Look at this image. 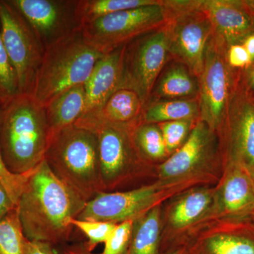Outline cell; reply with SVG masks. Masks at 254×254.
Instances as JSON below:
<instances>
[{
	"label": "cell",
	"mask_w": 254,
	"mask_h": 254,
	"mask_svg": "<svg viewBox=\"0 0 254 254\" xmlns=\"http://www.w3.org/2000/svg\"><path fill=\"white\" fill-rule=\"evenodd\" d=\"M86 203L44 159L33 170L16 207L26 239L54 247L68 242L73 229L70 221L77 218Z\"/></svg>",
	"instance_id": "1"
},
{
	"label": "cell",
	"mask_w": 254,
	"mask_h": 254,
	"mask_svg": "<svg viewBox=\"0 0 254 254\" xmlns=\"http://www.w3.org/2000/svg\"><path fill=\"white\" fill-rule=\"evenodd\" d=\"M51 128L44 107L31 93L8 100L0 118V151L10 171L25 174L45 159Z\"/></svg>",
	"instance_id": "2"
},
{
	"label": "cell",
	"mask_w": 254,
	"mask_h": 254,
	"mask_svg": "<svg viewBox=\"0 0 254 254\" xmlns=\"http://www.w3.org/2000/svg\"><path fill=\"white\" fill-rule=\"evenodd\" d=\"M45 160L62 181L87 202L104 192L95 133L73 125L53 132Z\"/></svg>",
	"instance_id": "3"
},
{
	"label": "cell",
	"mask_w": 254,
	"mask_h": 254,
	"mask_svg": "<svg viewBox=\"0 0 254 254\" xmlns=\"http://www.w3.org/2000/svg\"><path fill=\"white\" fill-rule=\"evenodd\" d=\"M105 55L88 43L81 29L47 48L31 94L43 107L58 93L85 84Z\"/></svg>",
	"instance_id": "4"
},
{
	"label": "cell",
	"mask_w": 254,
	"mask_h": 254,
	"mask_svg": "<svg viewBox=\"0 0 254 254\" xmlns=\"http://www.w3.org/2000/svg\"><path fill=\"white\" fill-rule=\"evenodd\" d=\"M215 177L201 175L177 181L158 180L133 190L101 192L87 202L77 219L119 224L141 218L152 209L162 205L195 187L214 181Z\"/></svg>",
	"instance_id": "5"
},
{
	"label": "cell",
	"mask_w": 254,
	"mask_h": 254,
	"mask_svg": "<svg viewBox=\"0 0 254 254\" xmlns=\"http://www.w3.org/2000/svg\"><path fill=\"white\" fill-rule=\"evenodd\" d=\"M74 125L90 130L97 137L104 192L115 191L153 171V165L141 158L133 143L134 127L113 125L86 116L81 117Z\"/></svg>",
	"instance_id": "6"
},
{
	"label": "cell",
	"mask_w": 254,
	"mask_h": 254,
	"mask_svg": "<svg viewBox=\"0 0 254 254\" xmlns=\"http://www.w3.org/2000/svg\"><path fill=\"white\" fill-rule=\"evenodd\" d=\"M163 4L167 10L165 27L170 58L183 64L198 78L213 34V26L193 0H163Z\"/></svg>",
	"instance_id": "7"
},
{
	"label": "cell",
	"mask_w": 254,
	"mask_h": 254,
	"mask_svg": "<svg viewBox=\"0 0 254 254\" xmlns=\"http://www.w3.org/2000/svg\"><path fill=\"white\" fill-rule=\"evenodd\" d=\"M167 10L163 0L148 6L107 15L82 26L86 41L103 55L127 46L165 26Z\"/></svg>",
	"instance_id": "8"
},
{
	"label": "cell",
	"mask_w": 254,
	"mask_h": 254,
	"mask_svg": "<svg viewBox=\"0 0 254 254\" xmlns=\"http://www.w3.org/2000/svg\"><path fill=\"white\" fill-rule=\"evenodd\" d=\"M227 49L225 42L213 33L198 78L200 119L217 133L226 115L238 75V70L232 68L227 62Z\"/></svg>",
	"instance_id": "9"
},
{
	"label": "cell",
	"mask_w": 254,
	"mask_h": 254,
	"mask_svg": "<svg viewBox=\"0 0 254 254\" xmlns=\"http://www.w3.org/2000/svg\"><path fill=\"white\" fill-rule=\"evenodd\" d=\"M170 60L165 26L136 38L125 47L122 88L136 92L145 105Z\"/></svg>",
	"instance_id": "10"
},
{
	"label": "cell",
	"mask_w": 254,
	"mask_h": 254,
	"mask_svg": "<svg viewBox=\"0 0 254 254\" xmlns=\"http://www.w3.org/2000/svg\"><path fill=\"white\" fill-rule=\"evenodd\" d=\"M0 26L3 43L17 76L18 93H31L46 50L9 0L0 1Z\"/></svg>",
	"instance_id": "11"
},
{
	"label": "cell",
	"mask_w": 254,
	"mask_h": 254,
	"mask_svg": "<svg viewBox=\"0 0 254 254\" xmlns=\"http://www.w3.org/2000/svg\"><path fill=\"white\" fill-rule=\"evenodd\" d=\"M218 165L222 168L218 133L199 118L185 143L157 167L156 173L158 180L177 181L213 175L210 173Z\"/></svg>",
	"instance_id": "12"
},
{
	"label": "cell",
	"mask_w": 254,
	"mask_h": 254,
	"mask_svg": "<svg viewBox=\"0 0 254 254\" xmlns=\"http://www.w3.org/2000/svg\"><path fill=\"white\" fill-rule=\"evenodd\" d=\"M218 135L222 168L228 164L254 166V103L240 88L238 75Z\"/></svg>",
	"instance_id": "13"
},
{
	"label": "cell",
	"mask_w": 254,
	"mask_h": 254,
	"mask_svg": "<svg viewBox=\"0 0 254 254\" xmlns=\"http://www.w3.org/2000/svg\"><path fill=\"white\" fill-rule=\"evenodd\" d=\"M45 50L81 29L78 0H9Z\"/></svg>",
	"instance_id": "14"
},
{
	"label": "cell",
	"mask_w": 254,
	"mask_h": 254,
	"mask_svg": "<svg viewBox=\"0 0 254 254\" xmlns=\"http://www.w3.org/2000/svg\"><path fill=\"white\" fill-rule=\"evenodd\" d=\"M185 245L188 254H254V222L210 220L192 230Z\"/></svg>",
	"instance_id": "15"
},
{
	"label": "cell",
	"mask_w": 254,
	"mask_h": 254,
	"mask_svg": "<svg viewBox=\"0 0 254 254\" xmlns=\"http://www.w3.org/2000/svg\"><path fill=\"white\" fill-rule=\"evenodd\" d=\"M215 187H198L177 195L165 215L168 231L162 238L160 254L185 247L187 236L202 225L211 211Z\"/></svg>",
	"instance_id": "16"
},
{
	"label": "cell",
	"mask_w": 254,
	"mask_h": 254,
	"mask_svg": "<svg viewBox=\"0 0 254 254\" xmlns=\"http://www.w3.org/2000/svg\"><path fill=\"white\" fill-rule=\"evenodd\" d=\"M254 215V182L248 169L237 164L225 165L215 187L211 211L203 223L212 220H252Z\"/></svg>",
	"instance_id": "17"
},
{
	"label": "cell",
	"mask_w": 254,
	"mask_h": 254,
	"mask_svg": "<svg viewBox=\"0 0 254 254\" xmlns=\"http://www.w3.org/2000/svg\"><path fill=\"white\" fill-rule=\"evenodd\" d=\"M209 18L213 33L227 46L242 43L254 33V11L247 1L193 0Z\"/></svg>",
	"instance_id": "18"
},
{
	"label": "cell",
	"mask_w": 254,
	"mask_h": 254,
	"mask_svg": "<svg viewBox=\"0 0 254 254\" xmlns=\"http://www.w3.org/2000/svg\"><path fill=\"white\" fill-rule=\"evenodd\" d=\"M125 46L105 55L85 83L86 104L83 115L96 113L111 95L122 88Z\"/></svg>",
	"instance_id": "19"
},
{
	"label": "cell",
	"mask_w": 254,
	"mask_h": 254,
	"mask_svg": "<svg viewBox=\"0 0 254 254\" xmlns=\"http://www.w3.org/2000/svg\"><path fill=\"white\" fill-rule=\"evenodd\" d=\"M198 78L183 64L170 60L157 79L148 103L198 98Z\"/></svg>",
	"instance_id": "20"
},
{
	"label": "cell",
	"mask_w": 254,
	"mask_h": 254,
	"mask_svg": "<svg viewBox=\"0 0 254 254\" xmlns=\"http://www.w3.org/2000/svg\"><path fill=\"white\" fill-rule=\"evenodd\" d=\"M143 107L144 105L136 92L120 88L98 112L81 117H91L113 125L135 127L142 122Z\"/></svg>",
	"instance_id": "21"
},
{
	"label": "cell",
	"mask_w": 254,
	"mask_h": 254,
	"mask_svg": "<svg viewBox=\"0 0 254 254\" xmlns=\"http://www.w3.org/2000/svg\"><path fill=\"white\" fill-rule=\"evenodd\" d=\"M85 104L84 84L71 87L53 97L44 106L52 132L74 125L83 115Z\"/></svg>",
	"instance_id": "22"
},
{
	"label": "cell",
	"mask_w": 254,
	"mask_h": 254,
	"mask_svg": "<svg viewBox=\"0 0 254 254\" xmlns=\"http://www.w3.org/2000/svg\"><path fill=\"white\" fill-rule=\"evenodd\" d=\"M162 205L155 207L133 222L127 254H160Z\"/></svg>",
	"instance_id": "23"
},
{
	"label": "cell",
	"mask_w": 254,
	"mask_h": 254,
	"mask_svg": "<svg viewBox=\"0 0 254 254\" xmlns=\"http://www.w3.org/2000/svg\"><path fill=\"white\" fill-rule=\"evenodd\" d=\"M200 118L198 98L148 102L143 107L142 123L160 124Z\"/></svg>",
	"instance_id": "24"
},
{
	"label": "cell",
	"mask_w": 254,
	"mask_h": 254,
	"mask_svg": "<svg viewBox=\"0 0 254 254\" xmlns=\"http://www.w3.org/2000/svg\"><path fill=\"white\" fill-rule=\"evenodd\" d=\"M133 143L138 154L153 165L168 158L161 131L157 124L140 123L132 130Z\"/></svg>",
	"instance_id": "25"
},
{
	"label": "cell",
	"mask_w": 254,
	"mask_h": 254,
	"mask_svg": "<svg viewBox=\"0 0 254 254\" xmlns=\"http://www.w3.org/2000/svg\"><path fill=\"white\" fill-rule=\"evenodd\" d=\"M159 0H78L77 15L82 26L125 10L158 3Z\"/></svg>",
	"instance_id": "26"
},
{
	"label": "cell",
	"mask_w": 254,
	"mask_h": 254,
	"mask_svg": "<svg viewBox=\"0 0 254 254\" xmlns=\"http://www.w3.org/2000/svg\"><path fill=\"white\" fill-rule=\"evenodd\" d=\"M27 240L16 207L0 220V254H24Z\"/></svg>",
	"instance_id": "27"
},
{
	"label": "cell",
	"mask_w": 254,
	"mask_h": 254,
	"mask_svg": "<svg viewBox=\"0 0 254 254\" xmlns=\"http://www.w3.org/2000/svg\"><path fill=\"white\" fill-rule=\"evenodd\" d=\"M70 224L86 236L87 242L84 244L85 247L91 252L97 246L107 242L118 225L110 222L80 220L77 218L72 219Z\"/></svg>",
	"instance_id": "28"
},
{
	"label": "cell",
	"mask_w": 254,
	"mask_h": 254,
	"mask_svg": "<svg viewBox=\"0 0 254 254\" xmlns=\"http://www.w3.org/2000/svg\"><path fill=\"white\" fill-rule=\"evenodd\" d=\"M196 122L197 120H180L158 124L169 156L185 143Z\"/></svg>",
	"instance_id": "29"
},
{
	"label": "cell",
	"mask_w": 254,
	"mask_h": 254,
	"mask_svg": "<svg viewBox=\"0 0 254 254\" xmlns=\"http://www.w3.org/2000/svg\"><path fill=\"white\" fill-rule=\"evenodd\" d=\"M18 93L17 76L3 43L0 26V95L10 99Z\"/></svg>",
	"instance_id": "30"
},
{
	"label": "cell",
	"mask_w": 254,
	"mask_h": 254,
	"mask_svg": "<svg viewBox=\"0 0 254 254\" xmlns=\"http://www.w3.org/2000/svg\"><path fill=\"white\" fill-rule=\"evenodd\" d=\"M33 170L25 174L13 173L5 164L0 151V184L4 187L15 206H17L23 188Z\"/></svg>",
	"instance_id": "31"
},
{
	"label": "cell",
	"mask_w": 254,
	"mask_h": 254,
	"mask_svg": "<svg viewBox=\"0 0 254 254\" xmlns=\"http://www.w3.org/2000/svg\"><path fill=\"white\" fill-rule=\"evenodd\" d=\"M134 220H127L117 225L100 254H127L131 243Z\"/></svg>",
	"instance_id": "32"
},
{
	"label": "cell",
	"mask_w": 254,
	"mask_h": 254,
	"mask_svg": "<svg viewBox=\"0 0 254 254\" xmlns=\"http://www.w3.org/2000/svg\"><path fill=\"white\" fill-rule=\"evenodd\" d=\"M229 65L234 69H245L252 64V58L242 43L232 45L227 52Z\"/></svg>",
	"instance_id": "33"
},
{
	"label": "cell",
	"mask_w": 254,
	"mask_h": 254,
	"mask_svg": "<svg viewBox=\"0 0 254 254\" xmlns=\"http://www.w3.org/2000/svg\"><path fill=\"white\" fill-rule=\"evenodd\" d=\"M238 83L247 98L254 103V62L245 69H238Z\"/></svg>",
	"instance_id": "34"
},
{
	"label": "cell",
	"mask_w": 254,
	"mask_h": 254,
	"mask_svg": "<svg viewBox=\"0 0 254 254\" xmlns=\"http://www.w3.org/2000/svg\"><path fill=\"white\" fill-rule=\"evenodd\" d=\"M24 254H58L53 247L46 242L38 241H26Z\"/></svg>",
	"instance_id": "35"
},
{
	"label": "cell",
	"mask_w": 254,
	"mask_h": 254,
	"mask_svg": "<svg viewBox=\"0 0 254 254\" xmlns=\"http://www.w3.org/2000/svg\"><path fill=\"white\" fill-rule=\"evenodd\" d=\"M16 207L13 204L4 187L0 184V220L4 218Z\"/></svg>",
	"instance_id": "36"
},
{
	"label": "cell",
	"mask_w": 254,
	"mask_h": 254,
	"mask_svg": "<svg viewBox=\"0 0 254 254\" xmlns=\"http://www.w3.org/2000/svg\"><path fill=\"white\" fill-rule=\"evenodd\" d=\"M60 254H95L87 250L83 245H75L65 247Z\"/></svg>",
	"instance_id": "37"
},
{
	"label": "cell",
	"mask_w": 254,
	"mask_h": 254,
	"mask_svg": "<svg viewBox=\"0 0 254 254\" xmlns=\"http://www.w3.org/2000/svg\"><path fill=\"white\" fill-rule=\"evenodd\" d=\"M242 44L250 55L252 61L254 62V33L247 36L245 41L242 42Z\"/></svg>",
	"instance_id": "38"
},
{
	"label": "cell",
	"mask_w": 254,
	"mask_h": 254,
	"mask_svg": "<svg viewBox=\"0 0 254 254\" xmlns=\"http://www.w3.org/2000/svg\"><path fill=\"white\" fill-rule=\"evenodd\" d=\"M166 254H188V251L187 247H181L170 251Z\"/></svg>",
	"instance_id": "39"
},
{
	"label": "cell",
	"mask_w": 254,
	"mask_h": 254,
	"mask_svg": "<svg viewBox=\"0 0 254 254\" xmlns=\"http://www.w3.org/2000/svg\"><path fill=\"white\" fill-rule=\"evenodd\" d=\"M9 100V99H6V98H4V97L0 95V118H1V114H2L5 105H6V103H7Z\"/></svg>",
	"instance_id": "40"
},
{
	"label": "cell",
	"mask_w": 254,
	"mask_h": 254,
	"mask_svg": "<svg viewBox=\"0 0 254 254\" xmlns=\"http://www.w3.org/2000/svg\"><path fill=\"white\" fill-rule=\"evenodd\" d=\"M249 172H250L251 176L252 177V180L254 182V166L252 167L251 168L248 169Z\"/></svg>",
	"instance_id": "41"
},
{
	"label": "cell",
	"mask_w": 254,
	"mask_h": 254,
	"mask_svg": "<svg viewBox=\"0 0 254 254\" xmlns=\"http://www.w3.org/2000/svg\"><path fill=\"white\" fill-rule=\"evenodd\" d=\"M252 220L254 222V215L253 217H252Z\"/></svg>",
	"instance_id": "42"
}]
</instances>
